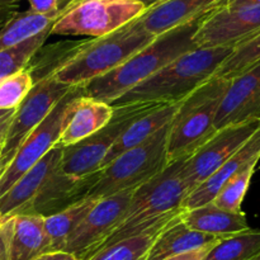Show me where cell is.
I'll list each match as a JSON object with an SVG mask.
<instances>
[{
	"label": "cell",
	"instance_id": "6da1fadb",
	"mask_svg": "<svg viewBox=\"0 0 260 260\" xmlns=\"http://www.w3.org/2000/svg\"><path fill=\"white\" fill-rule=\"evenodd\" d=\"M201 19L185 23L156 36L146 47L135 53L119 68L83 85L84 94L96 101L113 103L175 58L196 50L194 35Z\"/></svg>",
	"mask_w": 260,
	"mask_h": 260
},
{
	"label": "cell",
	"instance_id": "7a4b0ae2",
	"mask_svg": "<svg viewBox=\"0 0 260 260\" xmlns=\"http://www.w3.org/2000/svg\"><path fill=\"white\" fill-rule=\"evenodd\" d=\"M234 47L196 48L175 58L111 103L112 107L134 103H179L212 78Z\"/></svg>",
	"mask_w": 260,
	"mask_h": 260
},
{
	"label": "cell",
	"instance_id": "3957f363",
	"mask_svg": "<svg viewBox=\"0 0 260 260\" xmlns=\"http://www.w3.org/2000/svg\"><path fill=\"white\" fill-rule=\"evenodd\" d=\"M184 160L172 162L161 173L135 189L123 221L109 236L103 248L169 225L182 213L183 202L190 193L182 177Z\"/></svg>",
	"mask_w": 260,
	"mask_h": 260
},
{
	"label": "cell",
	"instance_id": "277c9868",
	"mask_svg": "<svg viewBox=\"0 0 260 260\" xmlns=\"http://www.w3.org/2000/svg\"><path fill=\"white\" fill-rule=\"evenodd\" d=\"M155 37L142 27L139 19H135L104 37L90 38L88 45L52 78L68 86L85 85L119 68Z\"/></svg>",
	"mask_w": 260,
	"mask_h": 260
},
{
	"label": "cell",
	"instance_id": "5b68a950",
	"mask_svg": "<svg viewBox=\"0 0 260 260\" xmlns=\"http://www.w3.org/2000/svg\"><path fill=\"white\" fill-rule=\"evenodd\" d=\"M230 80L212 76L178 106L169 126L168 164L189 157L216 132L215 119Z\"/></svg>",
	"mask_w": 260,
	"mask_h": 260
},
{
	"label": "cell",
	"instance_id": "8992f818",
	"mask_svg": "<svg viewBox=\"0 0 260 260\" xmlns=\"http://www.w3.org/2000/svg\"><path fill=\"white\" fill-rule=\"evenodd\" d=\"M169 126L162 127L142 144L127 150L101 169V175L86 197L101 198L139 188L168 167Z\"/></svg>",
	"mask_w": 260,
	"mask_h": 260
},
{
	"label": "cell",
	"instance_id": "52a82bcc",
	"mask_svg": "<svg viewBox=\"0 0 260 260\" xmlns=\"http://www.w3.org/2000/svg\"><path fill=\"white\" fill-rule=\"evenodd\" d=\"M147 8L135 0H80L66 4L50 35L99 38L141 17Z\"/></svg>",
	"mask_w": 260,
	"mask_h": 260
},
{
	"label": "cell",
	"instance_id": "ba28073f",
	"mask_svg": "<svg viewBox=\"0 0 260 260\" xmlns=\"http://www.w3.org/2000/svg\"><path fill=\"white\" fill-rule=\"evenodd\" d=\"M162 103H134L113 107L111 121L91 136L63 146L61 172L73 177H85L101 170L102 162L118 137L136 119Z\"/></svg>",
	"mask_w": 260,
	"mask_h": 260
},
{
	"label": "cell",
	"instance_id": "9c48e42d",
	"mask_svg": "<svg viewBox=\"0 0 260 260\" xmlns=\"http://www.w3.org/2000/svg\"><path fill=\"white\" fill-rule=\"evenodd\" d=\"M134 192L135 189L126 190L96 201L69 236L62 253L70 254L79 260H88L101 250L123 221Z\"/></svg>",
	"mask_w": 260,
	"mask_h": 260
},
{
	"label": "cell",
	"instance_id": "30bf717a",
	"mask_svg": "<svg viewBox=\"0 0 260 260\" xmlns=\"http://www.w3.org/2000/svg\"><path fill=\"white\" fill-rule=\"evenodd\" d=\"M74 86L63 85L56 81L52 76L42 79L33 84V88L25 96L24 101L14 111L9 127L5 134L0 160L8 167L20 145L28 135L43 122L51 113L56 104L73 89Z\"/></svg>",
	"mask_w": 260,
	"mask_h": 260
},
{
	"label": "cell",
	"instance_id": "8fae6325",
	"mask_svg": "<svg viewBox=\"0 0 260 260\" xmlns=\"http://www.w3.org/2000/svg\"><path fill=\"white\" fill-rule=\"evenodd\" d=\"M84 93L83 85L74 86L23 141L12 161L8 164L0 178V197L33 165L37 164L55 145L58 144L69 103L79 94Z\"/></svg>",
	"mask_w": 260,
	"mask_h": 260
},
{
	"label": "cell",
	"instance_id": "7c38bea8",
	"mask_svg": "<svg viewBox=\"0 0 260 260\" xmlns=\"http://www.w3.org/2000/svg\"><path fill=\"white\" fill-rule=\"evenodd\" d=\"M259 128L260 121L223 127L187 157L182 165V177L190 192L228 161Z\"/></svg>",
	"mask_w": 260,
	"mask_h": 260
},
{
	"label": "cell",
	"instance_id": "4fadbf2b",
	"mask_svg": "<svg viewBox=\"0 0 260 260\" xmlns=\"http://www.w3.org/2000/svg\"><path fill=\"white\" fill-rule=\"evenodd\" d=\"M260 32V5L221 7L201 19L194 35L197 48L235 47Z\"/></svg>",
	"mask_w": 260,
	"mask_h": 260
},
{
	"label": "cell",
	"instance_id": "5bb4252c",
	"mask_svg": "<svg viewBox=\"0 0 260 260\" xmlns=\"http://www.w3.org/2000/svg\"><path fill=\"white\" fill-rule=\"evenodd\" d=\"M99 175L101 170L85 177H73L58 169L48 178L35 200L14 215H38L42 217L56 215L85 198Z\"/></svg>",
	"mask_w": 260,
	"mask_h": 260
},
{
	"label": "cell",
	"instance_id": "9a60e30c",
	"mask_svg": "<svg viewBox=\"0 0 260 260\" xmlns=\"http://www.w3.org/2000/svg\"><path fill=\"white\" fill-rule=\"evenodd\" d=\"M260 121V63L231 79L215 119V129Z\"/></svg>",
	"mask_w": 260,
	"mask_h": 260
},
{
	"label": "cell",
	"instance_id": "2e32d148",
	"mask_svg": "<svg viewBox=\"0 0 260 260\" xmlns=\"http://www.w3.org/2000/svg\"><path fill=\"white\" fill-rule=\"evenodd\" d=\"M62 149L61 145H55L0 197V220L12 217L35 200L48 178L60 169Z\"/></svg>",
	"mask_w": 260,
	"mask_h": 260
},
{
	"label": "cell",
	"instance_id": "e0dca14e",
	"mask_svg": "<svg viewBox=\"0 0 260 260\" xmlns=\"http://www.w3.org/2000/svg\"><path fill=\"white\" fill-rule=\"evenodd\" d=\"M226 3L228 0H167L149 8L137 19L147 32L159 36L185 23L201 19Z\"/></svg>",
	"mask_w": 260,
	"mask_h": 260
},
{
	"label": "cell",
	"instance_id": "ac0fdd59",
	"mask_svg": "<svg viewBox=\"0 0 260 260\" xmlns=\"http://www.w3.org/2000/svg\"><path fill=\"white\" fill-rule=\"evenodd\" d=\"M114 108L106 102L79 94L69 103L58 145L69 146L103 128L113 116Z\"/></svg>",
	"mask_w": 260,
	"mask_h": 260
},
{
	"label": "cell",
	"instance_id": "d6986e66",
	"mask_svg": "<svg viewBox=\"0 0 260 260\" xmlns=\"http://www.w3.org/2000/svg\"><path fill=\"white\" fill-rule=\"evenodd\" d=\"M260 160V128L208 179L192 190L183 202V210H193L211 203L221 188L240 170Z\"/></svg>",
	"mask_w": 260,
	"mask_h": 260
},
{
	"label": "cell",
	"instance_id": "ffe728a7",
	"mask_svg": "<svg viewBox=\"0 0 260 260\" xmlns=\"http://www.w3.org/2000/svg\"><path fill=\"white\" fill-rule=\"evenodd\" d=\"M9 260H35L52 253L45 229V217L38 215L12 216Z\"/></svg>",
	"mask_w": 260,
	"mask_h": 260
},
{
	"label": "cell",
	"instance_id": "44dd1931",
	"mask_svg": "<svg viewBox=\"0 0 260 260\" xmlns=\"http://www.w3.org/2000/svg\"><path fill=\"white\" fill-rule=\"evenodd\" d=\"M182 221L192 230L216 238H229L250 229L245 213H231L213 202L193 210H183Z\"/></svg>",
	"mask_w": 260,
	"mask_h": 260
},
{
	"label": "cell",
	"instance_id": "7402d4cb",
	"mask_svg": "<svg viewBox=\"0 0 260 260\" xmlns=\"http://www.w3.org/2000/svg\"><path fill=\"white\" fill-rule=\"evenodd\" d=\"M183 212V211H182ZM223 238L198 233L188 228L182 221V213L160 233L150 248L145 260H164L178 254L197 250L206 245L216 243Z\"/></svg>",
	"mask_w": 260,
	"mask_h": 260
},
{
	"label": "cell",
	"instance_id": "603a6c76",
	"mask_svg": "<svg viewBox=\"0 0 260 260\" xmlns=\"http://www.w3.org/2000/svg\"><path fill=\"white\" fill-rule=\"evenodd\" d=\"M179 103L161 104V106L156 107L155 109L150 111L149 113L140 117L134 123H131V126L118 137V140L114 142L113 146L107 152L106 157H104L103 162H102L101 169L107 167L109 162L113 161L116 157L123 154L124 151H127V150L132 149V147L137 146V145L142 144L144 141L149 140L159 129H161L162 127L170 123L173 117H174L175 112H177Z\"/></svg>",
	"mask_w": 260,
	"mask_h": 260
},
{
	"label": "cell",
	"instance_id": "cb8c5ba5",
	"mask_svg": "<svg viewBox=\"0 0 260 260\" xmlns=\"http://www.w3.org/2000/svg\"><path fill=\"white\" fill-rule=\"evenodd\" d=\"M89 40L78 41H61L38 48L35 55L30 57L24 69L32 76L33 84L38 83L42 79L52 76L57 70L70 60H73L84 47L89 43Z\"/></svg>",
	"mask_w": 260,
	"mask_h": 260
},
{
	"label": "cell",
	"instance_id": "d4e9b609",
	"mask_svg": "<svg viewBox=\"0 0 260 260\" xmlns=\"http://www.w3.org/2000/svg\"><path fill=\"white\" fill-rule=\"evenodd\" d=\"M95 198L85 197L56 215L45 217V229L51 241V251L61 253L69 236L96 203Z\"/></svg>",
	"mask_w": 260,
	"mask_h": 260
},
{
	"label": "cell",
	"instance_id": "484cf974",
	"mask_svg": "<svg viewBox=\"0 0 260 260\" xmlns=\"http://www.w3.org/2000/svg\"><path fill=\"white\" fill-rule=\"evenodd\" d=\"M55 20L52 18L35 14L29 9L25 12H15L0 27V52L51 29Z\"/></svg>",
	"mask_w": 260,
	"mask_h": 260
},
{
	"label": "cell",
	"instance_id": "4316f807",
	"mask_svg": "<svg viewBox=\"0 0 260 260\" xmlns=\"http://www.w3.org/2000/svg\"><path fill=\"white\" fill-rule=\"evenodd\" d=\"M260 253V230H249L221 239L203 260H250Z\"/></svg>",
	"mask_w": 260,
	"mask_h": 260
},
{
	"label": "cell",
	"instance_id": "83f0119b",
	"mask_svg": "<svg viewBox=\"0 0 260 260\" xmlns=\"http://www.w3.org/2000/svg\"><path fill=\"white\" fill-rule=\"evenodd\" d=\"M167 226L117 241L96 251L88 260H145L152 244Z\"/></svg>",
	"mask_w": 260,
	"mask_h": 260
},
{
	"label": "cell",
	"instance_id": "f1b7e54d",
	"mask_svg": "<svg viewBox=\"0 0 260 260\" xmlns=\"http://www.w3.org/2000/svg\"><path fill=\"white\" fill-rule=\"evenodd\" d=\"M260 63V32L234 47L231 55L221 63L213 76L231 79Z\"/></svg>",
	"mask_w": 260,
	"mask_h": 260
},
{
	"label": "cell",
	"instance_id": "f546056e",
	"mask_svg": "<svg viewBox=\"0 0 260 260\" xmlns=\"http://www.w3.org/2000/svg\"><path fill=\"white\" fill-rule=\"evenodd\" d=\"M258 162H251L248 167L234 175L225 185L220 189L215 200L212 201L217 207L231 213H244L241 210L244 198L250 185L251 178L255 173V167Z\"/></svg>",
	"mask_w": 260,
	"mask_h": 260
},
{
	"label": "cell",
	"instance_id": "4dcf8cb0",
	"mask_svg": "<svg viewBox=\"0 0 260 260\" xmlns=\"http://www.w3.org/2000/svg\"><path fill=\"white\" fill-rule=\"evenodd\" d=\"M32 88V76L27 69H22L0 80V111L17 109Z\"/></svg>",
	"mask_w": 260,
	"mask_h": 260
},
{
	"label": "cell",
	"instance_id": "1f68e13d",
	"mask_svg": "<svg viewBox=\"0 0 260 260\" xmlns=\"http://www.w3.org/2000/svg\"><path fill=\"white\" fill-rule=\"evenodd\" d=\"M29 4V10L35 14L42 17L57 19L62 8L60 7L61 0H27Z\"/></svg>",
	"mask_w": 260,
	"mask_h": 260
},
{
	"label": "cell",
	"instance_id": "d6a6232c",
	"mask_svg": "<svg viewBox=\"0 0 260 260\" xmlns=\"http://www.w3.org/2000/svg\"><path fill=\"white\" fill-rule=\"evenodd\" d=\"M12 233V218L0 220V260H9V239Z\"/></svg>",
	"mask_w": 260,
	"mask_h": 260
},
{
	"label": "cell",
	"instance_id": "836d02e7",
	"mask_svg": "<svg viewBox=\"0 0 260 260\" xmlns=\"http://www.w3.org/2000/svg\"><path fill=\"white\" fill-rule=\"evenodd\" d=\"M218 241H216V243H213V244H210V245L203 246V248L197 249V250H192V251H188V253L178 254V255L170 256V258H167L164 260H203L206 258V255L208 254V251L212 249V246L215 245V244H217Z\"/></svg>",
	"mask_w": 260,
	"mask_h": 260
},
{
	"label": "cell",
	"instance_id": "e575fe53",
	"mask_svg": "<svg viewBox=\"0 0 260 260\" xmlns=\"http://www.w3.org/2000/svg\"><path fill=\"white\" fill-rule=\"evenodd\" d=\"M260 5V0H228L225 7L228 8H243Z\"/></svg>",
	"mask_w": 260,
	"mask_h": 260
},
{
	"label": "cell",
	"instance_id": "d590c367",
	"mask_svg": "<svg viewBox=\"0 0 260 260\" xmlns=\"http://www.w3.org/2000/svg\"><path fill=\"white\" fill-rule=\"evenodd\" d=\"M35 260H76L73 255L68 253H48L45 254V255H41L40 258Z\"/></svg>",
	"mask_w": 260,
	"mask_h": 260
},
{
	"label": "cell",
	"instance_id": "8d00e7d4",
	"mask_svg": "<svg viewBox=\"0 0 260 260\" xmlns=\"http://www.w3.org/2000/svg\"><path fill=\"white\" fill-rule=\"evenodd\" d=\"M13 114H14V113H13ZM13 114H10V116H8L7 118H4V119H2V121H0V144H2V142H4L5 134H7V129H8V127H9L10 119H12Z\"/></svg>",
	"mask_w": 260,
	"mask_h": 260
},
{
	"label": "cell",
	"instance_id": "74e56055",
	"mask_svg": "<svg viewBox=\"0 0 260 260\" xmlns=\"http://www.w3.org/2000/svg\"><path fill=\"white\" fill-rule=\"evenodd\" d=\"M17 7H13V8H7V9H0V27L14 14L17 10H15Z\"/></svg>",
	"mask_w": 260,
	"mask_h": 260
},
{
	"label": "cell",
	"instance_id": "f35d334b",
	"mask_svg": "<svg viewBox=\"0 0 260 260\" xmlns=\"http://www.w3.org/2000/svg\"><path fill=\"white\" fill-rule=\"evenodd\" d=\"M20 0H0V9H7V8L17 7V3Z\"/></svg>",
	"mask_w": 260,
	"mask_h": 260
},
{
	"label": "cell",
	"instance_id": "ab89813d",
	"mask_svg": "<svg viewBox=\"0 0 260 260\" xmlns=\"http://www.w3.org/2000/svg\"><path fill=\"white\" fill-rule=\"evenodd\" d=\"M135 2H140V3H142V4H144L145 7H146L147 9H149V8L154 7V5L156 4V3L159 2V0H135Z\"/></svg>",
	"mask_w": 260,
	"mask_h": 260
},
{
	"label": "cell",
	"instance_id": "60d3db41",
	"mask_svg": "<svg viewBox=\"0 0 260 260\" xmlns=\"http://www.w3.org/2000/svg\"><path fill=\"white\" fill-rule=\"evenodd\" d=\"M15 109H12V111H0V121L4 118H7L8 116H10V114L14 113Z\"/></svg>",
	"mask_w": 260,
	"mask_h": 260
},
{
	"label": "cell",
	"instance_id": "b9f144b4",
	"mask_svg": "<svg viewBox=\"0 0 260 260\" xmlns=\"http://www.w3.org/2000/svg\"><path fill=\"white\" fill-rule=\"evenodd\" d=\"M5 168H7V167H5V165L2 162V160H0V178H2L3 173H4V170H5Z\"/></svg>",
	"mask_w": 260,
	"mask_h": 260
},
{
	"label": "cell",
	"instance_id": "7bdbcfd3",
	"mask_svg": "<svg viewBox=\"0 0 260 260\" xmlns=\"http://www.w3.org/2000/svg\"><path fill=\"white\" fill-rule=\"evenodd\" d=\"M250 260H260V253L258 254V255H255L254 258H251Z\"/></svg>",
	"mask_w": 260,
	"mask_h": 260
},
{
	"label": "cell",
	"instance_id": "ee69618b",
	"mask_svg": "<svg viewBox=\"0 0 260 260\" xmlns=\"http://www.w3.org/2000/svg\"><path fill=\"white\" fill-rule=\"evenodd\" d=\"M78 2H80V0H69L68 4H71V3H78Z\"/></svg>",
	"mask_w": 260,
	"mask_h": 260
},
{
	"label": "cell",
	"instance_id": "f6af8a7d",
	"mask_svg": "<svg viewBox=\"0 0 260 260\" xmlns=\"http://www.w3.org/2000/svg\"><path fill=\"white\" fill-rule=\"evenodd\" d=\"M162 2H167V0H159V2H157L156 4H160V3H162ZM156 4H155V5H156Z\"/></svg>",
	"mask_w": 260,
	"mask_h": 260
},
{
	"label": "cell",
	"instance_id": "bcb514c9",
	"mask_svg": "<svg viewBox=\"0 0 260 260\" xmlns=\"http://www.w3.org/2000/svg\"><path fill=\"white\" fill-rule=\"evenodd\" d=\"M3 144H4V142H2V144H0V152H2V147H3Z\"/></svg>",
	"mask_w": 260,
	"mask_h": 260
},
{
	"label": "cell",
	"instance_id": "7dc6e473",
	"mask_svg": "<svg viewBox=\"0 0 260 260\" xmlns=\"http://www.w3.org/2000/svg\"><path fill=\"white\" fill-rule=\"evenodd\" d=\"M76 260H79V259H76Z\"/></svg>",
	"mask_w": 260,
	"mask_h": 260
}]
</instances>
